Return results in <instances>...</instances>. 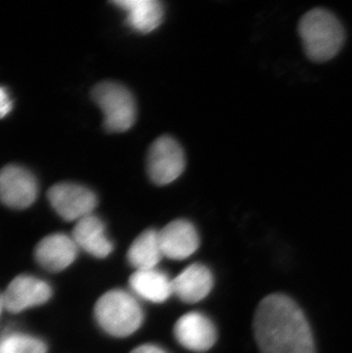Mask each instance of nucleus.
Masks as SVG:
<instances>
[{
	"instance_id": "1",
	"label": "nucleus",
	"mask_w": 352,
	"mask_h": 353,
	"mask_svg": "<svg viewBox=\"0 0 352 353\" xmlns=\"http://www.w3.org/2000/svg\"><path fill=\"white\" fill-rule=\"evenodd\" d=\"M253 326L261 353H315L306 316L285 295L273 294L262 300Z\"/></svg>"
},
{
	"instance_id": "2",
	"label": "nucleus",
	"mask_w": 352,
	"mask_h": 353,
	"mask_svg": "<svg viewBox=\"0 0 352 353\" xmlns=\"http://www.w3.org/2000/svg\"><path fill=\"white\" fill-rule=\"evenodd\" d=\"M299 32L306 55L313 61H329L339 53L344 30L331 12L322 8L310 10L301 19Z\"/></svg>"
},
{
	"instance_id": "3",
	"label": "nucleus",
	"mask_w": 352,
	"mask_h": 353,
	"mask_svg": "<svg viewBox=\"0 0 352 353\" xmlns=\"http://www.w3.org/2000/svg\"><path fill=\"white\" fill-rule=\"evenodd\" d=\"M97 326L110 336H130L143 323V312L135 297L125 290H113L104 293L94 307Z\"/></svg>"
},
{
	"instance_id": "4",
	"label": "nucleus",
	"mask_w": 352,
	"mask_h": 353,
	"mask_svg": "<svg viewBox=\"0 0 352 353\" xmlns=\"http://www.w3.org/2000/svg\"><path fill=\"white\" fill-rule=\"evenodd\" d=\"M92 97L104 114V127L110 133L130 130L137 119V104L126 87L104 81L94 87Z\"/></svg>"
},
{
	"instance_id": "5",
	"label": "nucleus",
	"mask_w": 352,
	"mask_h": 353,
	"mask_svg": "<svg viewBox=\"0 0 352 353\" xmlns=\"http://www.w3.org/2000/svg\"><path fill=\"white\" fill-rule=\"evenodd\" d=\"M54 296L50 281L35 274H22L15 276L1 295L3 310L10 314H23L26 311L43 307Z\"/></svg>"
},
{
	"instance_id": "6",
	"label": "nucleus",
	"mask_w": 352,
	"mask_h": 353,
	"mask_svg": "<svg viewBox=\"0 0 352 353\" xmlns=\"http://www.w3.org/2000/svg\"><path fill=\"white\" fill-rule=\"evenodd\" d=\"M184 167V152L173 137H160L151 144L146 158V170L153 183H172L181 176Z\"/></svg>"
},
{
	"instance_id": "7",
	"label": "nucleus",
	"mask_w": 352,
	"mask_h": 353,
	"mask_svg": "<svg viewBox=\"0 0 352 353\" xmlns=\"http://www.w3.org/2000/svg\"><path fill=\"white\" fill-rule=\"evenodd\" d=\"M48 199L55 212L66 221H78L94 214L97 196L88 188L75 183H59L50 188Z\"/></svg>"
},
{
	"instance_id": "8",
	"label": "nucleus",
	"mask_w": 352,
	"mask_h": 353,
	"mask_svg": "<svg viewBox=\"0 0 352 353\" xmlns=\"http://www.w3.org/2000/svg\"><path fill=\"white\" fill-rule=\"evenodd\" d=\"M38 196L34 175L23 167L8 165L0 170V201L17 210L31 206Z\"/></svg>"
},
{
	"instance_id": "9",
	"label": "nucleus",
	"mask_w": 352,
	"mask_h": 353,
	"mask_svg": "<svg viewBox=\"0 0 352 353\" xmlns=\"http://www.w3.org/2000/svg\"><path fill=\"white\" fill-rule=\"evenodd\" d=\"M79 248L72 236L53 234L37 243L35 260L41 269L50 274H60L70 268L78 257Z\"/></svg>"
},
{
	"instance_id": "10",
	"label": "nucleus",
	"mask_w": 352,
	"mask_h": 353,
	"mask_svg": "<svg viewBox=\"0 0 352 353\" xmlns=\"http://www.w3.org/2000/svg\"><path fill=\"white\" fill-rule=\"evenodd\" d=\"M174 334L179 344L196 352H204L214 345L215 327L207 316L198 312L184 314L176 321Z\"/></svg>"
},
{
	"instance_id": "11",
	"label": "nucleus",
	"mask_w": 352,
	"mask_h": 353,
	"mask_svg": "<svg viewBox=\"0 0 352 353\" xmlns=\"http://www.w3.org/2000/svg\"><path fill=\"white\" fill-rule=\"evenodd\" d=\"M159 243L164 256L184 260L198 250L199 236L190 222L176 220L159 231Z\"/></svg>"
},
{
	"instance_id": "12",
	"label": "nucleus",
	"mask_w": 352,
	"mask_h": 353,
	"mask_svg": "<svg viewBox=\"0 0 352 353\" xmlns=\"http://www.w3.org/2000/svg\"><path fill=\"white\" fill-rule=\"evenodd\" d=\"M71 236L78 248L90 256L106 259L113 253V243L106 234V225L94 214L76 222Z\"/></svg>"
},
{
	"instance_id": "13",
	"label": "nucleus",
	"mask_w": 352,
	"mask_h": 353,
	"mask_svg": "<svg viewBox=\"0 0 352 353\" xmlns=\"http://www.w3.org/2000/svg\"><path fill=\"white\" fill-rule=\"evenodd\" d=\"M173 283V294L186 303L199 302L210 294L213 287L211 271L203 264H193L182 271Z\"/></svg>"
},
{
	"instance_id": "14",
	"label": "nucleus",
	"mask_w": 352,
	"mask_h": 353,
	"mask_svg": "<svg viewBox=\"0 0 352 353\" xmlns=\"http://www.w3.org/2000/svg\"><path fill=\"white\" fill-rule=\"evenodd\" d=\"M113 3L126 12L127 23L141 34L156 30L163 22V5L157 0H117Z\"/></svg>"
},
{
	"instance_id": "15",
	"label": "nucleus",
	"mask_w": 352,
	"mask_h": 353,
	"mask_svg": "<svg viewBox=\"0 0 352 353\" xmlns=\"http://www.w3.org/2000/svg\"><path fill=\"white\" fill-rule=\"evenodd\" d=\"M130 286L139 296L162 303L173 294V283L166 274L156 269L137 270L130 278Z\"/></svg>"
},
{
	"instance_id": "16",
	"label": "nucleus",
	"mask_w": 352,
	"mask_h": 353,
	"mask_svg": "<svg viewBox=\"0 0 352 353\" xmlns=\"http://www.w3.org/2000/svg\"><path fill=\"white\" fill-rule=\"evenodd\" d=\"M159 243V232L146 230L137 236L130 245L127 260L137 270L156 269L163 257Z\"/></svg>"
},
{
	"instance_id": "17",
	"label": "nucleus",
	"mask_w": 352,
	"mask_h": 353,
	"mask_svg": "<svg viewBox=\"0 0 352 353\" xmlns=\"http://www.w3.org/2000/svg\"><path fill=\"white\" fill-rule=\"evenodd\" d=\"M0 353H48V344L36 334L8 330L0 335Z\"/></svg>"
},
{
	"instance_id": "18",
	"label": "nucleus",
	"mask_w": 352,
	"mask_h": 353,
	"mask_svg": "<svg viewBox=\"0 0 352 353\" xmlns=\"http://www.w3.org/2000/svg\"><path fill=\"white\" fill-rule=\"evenodd\" d=\"M13 109V102L5 87H0V119L6 117Z\"/></svg>"
},
{
	"instance_id": "19",
	"label": "nucleus",
	"mask_w": 352,
	"mask_h": 353,
	"mask_svg": "<svg viewBox=\"0 0 352 353\" xmlns=\"http://www.w3.org/2000/svg\"><path fill=\"white\" fill-rule=\"evenodd\" d=\"M130 353H167L166 351H164L162 347H156L153 344H144L141 347H137V349H134Z\"/></svg>"
},
{
	"instance_id": "20",
	"label": "nucleus",
	"mask_w": 352,
	"mask_h": 353,
	"mask_svg": "<svg viewBox=\"0 0 352 353\" xmlns=\"http://www.w3.org/2000/svg\"><path fill=\"white\" fill-rule=\"evenodd\" d=\"M3 311V301H1V296H0V314H1V312Z\"/></svg>"
}]
</instances>
